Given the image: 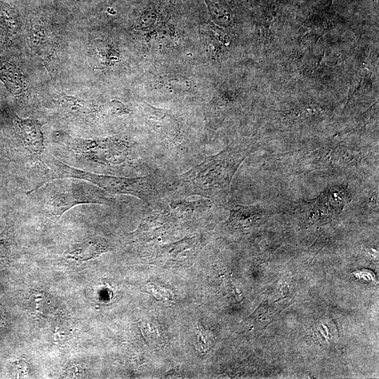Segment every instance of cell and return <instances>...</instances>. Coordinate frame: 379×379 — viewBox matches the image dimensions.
Returning <instances> with one entry per match:
<instances>
[{
	"mask_svg": "<svg viewBox=\"0 0 379 379\" xmlns=\"http://www.w3.org/2000/svg\"><path fill=\"white\" fill-rule=\"evenodd\" d=\"M264 211L259 206L236 205L230 211L228 224L246 226L261 218Z\"/></svg>",
	"mask_w": 379,
	"mask_h": 379,
	"instance_id": "9c48e42d",
	"label": "cell"
},
{
	"mask_svg": "<svg viewBox=\"0 0 379 379\" xmlns=\"http://www.w3.org/2000/svg\"><path fill=\"white\" fill-rule=\"evenodd\" d=\"M109 111L115 115H121L129 112L128 107L118 100H112L110 102Z\"/></svg>",
	"mask_w": 379,
	"mask_h": 379,
	"instance_id": "9a60e30c",
	"label": "cell"
},
{
	"mask_svg": "<svg viewBox=\"0 0 379 379\" xmlns=\"http://www.w3.org/2000/svg\"><path fill=\"white\" fill-rule=\"evenodd\" d=\"M109 249V246L105 239L91 237L72 245L65 252V255L80 263L97 258Z\"/></svg>",
	"mask_w": 379,
	"mask_h": 379,
	"instance_id": "ba28073f",
	"label": "cell"
},
{
	"mask_svg": "<svg viewBox=\"0 0 379 379\" xmlns=\"http://www.w3.org/2000/svg\"><path fill=\"white\" fill-rule=\"evenodd\" d=\"M48 164L44 167L47 176L36 186L35 191L44 183L58 178H77L83 180L104 190L111 195L129 194L134 196L147 205L154 206L159 199V192L157 178L149 175L139 178H124L92 173L69 166L49 154L45 157Z\"/></svg>",
	"mask_w": 379,
	"mask_h": 379,
	"instance_id": "7a4b0ae2",
	"label": "cell"
},
{
	"mask_svg": "<svg viewBox=\"0 0 379 379\" xmlns=\"http://www.w3.org/2000/svg\"><path fill=\"white\" fill-rule=\"evenodd\" d=\"M55 102L64 114L76 120L93 121L100 113L97 105L75 97L65 95Z\"/></svg>",
	"mask_w": 379,
	"mask_h": 379,
	"instance_id": "52a82bcc",
	"label": "cell"
},
{
	"mask_svg": "<svg viewBox=\"0 0 379 379\" xmlns=\"http://www.w3.org/2000/svg\"><path fill=\"white\" fill-rule=\"evenodd\" d=\"M253 142L232 144L219 153L207 157L178 178V188L184 196L200 195L218 201L229 192L232 178L249 154Z\"/></svg>",
	"mask_w": 379,
	"mask_h": 379,
	"instance_id": "6da1fadb",
	"label": "cell"
},
{
	"mask_svg": "<svg viewBox=\"0 0 379 379\" xmlns=\"http://www.w3.org/2000/svg\"><path fill=\"white\" fill-rule=\"evenodd\" d=\"M347 198V190L343 186L331 187L307 202V208L316 215L332 216L343 209Z\"/></svg>",
	"mask_w": 379,
	"mask_h": 379,
	"instance_id": "8992f818",
	"label": "cell"
},
{
	"mask_svg": "<svg viewBox=\"0 0 379 379\" xmlns=\"http://www.w3.org/2000/svg\"><path fill=\"white\" fill-rule=\"evenodd\" d=\"M68 145L82 158L106 165L123 163L128 158L131 150L128 141L120 137L74 138Z\"/></svg>",
	"mask_w": 379,
	"mask_h": 379,
	"instance_id": "277c9868",
	"label": "cell"
},
{
	"mask_svg": "<svg viewBox=\"0 0 379 379\" xmlns=\"http://www.w3.org/2000/svg\"><path fill=\"white\" fill-rule=\"evenodd\" d=\"M158 12L154 4H149L142 12L138 20L139 28H147L152 26L157 20Z\"/></svg>",
	"mask_w": 379,
	"mask_h": 379,
	"instance_id": "4fadbf2b",
	"label": "cell"
},
{
	"mask_svg": "<svg viewBox=\"0 0 379 379\" xmlns=\"http://www.w3.org/2000/svg\"><path fill=\"white\" fill-rule=\"evenodd\" d=\"M14 244L13 223L7 218L6 226L0 232V268L4 267L8 262Z\"/></svg>",
	"mask_w": 379,
	"mask_h": 379,
	"instance_id": "30bf717a",
	"label": "cell"
},
{
	"mask_svg": "<svg viewBox=\"0 0 379 379\" xmlns=\"http://www.w3.org/2000/svg\"><path fill=\"white\" fill-rule=\"evenodd\" d=\"M147 291L155 297L156 299L161 301H170L174 298L173 294L165 289L152 283H149L147 285Z\"/></svg>",
	"mask_w": 379,
	"mask_h": 379,
	"instance_id": "5bb4252c",
	"label": "cell"
},
{
	"mask_svg": "<svg viewBox=\"0 0 379 379\" xmlns=\"http://www.w3.org/2000/svg\"><path fill=\"white\" fill-rule=\"evenodd\" d=\"M109 195L104 190L88 184L85 180L56 182L49 187L43 205L44 213L47 218L56 221L64 213L78 204L111 205L114 199Z\"/></svg>",
	"mask_w": 379,
	"mask_h": 379,
	"instance_id": "3957f363",
	"label": "cell"
},
{
	"mask_svg": "<svg viewBox=\"0 0 379 379\" xmlns=\"http://www.w3.org/2000/svg\"><path fill=\"white\" fill-rule=\"evenodd\" d=\"M214 343L213 333L202 327L199 328L196 334L195 346L201 352H207Z\"/></svg>",
	"mask_w": 379,
	"mask_h": 379,
	"instance_id": "7c38bea8",
	"label": "cell"
},
{
	"mask_svg": "<svg viewBox=\"0 0 379 379\" xmlns=\"http://www.w3.org/2000/svg\"><path fill=\"white\" fill-rule=\"evenodd\" d=\"M190 79L181 74H169L159 80L161 87L173 91H185L192 86Z\"/></svg>",
	"mask_w": 379,
	"mask_h": 379,
	"instance_id": "8fae6325",
	"label": "cell"
},
{
	"mask_svg": "<svg viewBox=\"0 0 379 379\" xmlns=\"http://www.w3.org/2000/svg\"><path fill=\"white\" fill-rule=\"evenodd\" d=\"M13 123L16 133L25 149L30 153L32 159L44 164L43 154L44 145L41 124L33 119H21L12 113Z\"/></svg>",
	"mask_w": 379,
	"mask_h": 379,
	"instance_id": "5b68a950",
	"label": "cell"
}]
</instances>
